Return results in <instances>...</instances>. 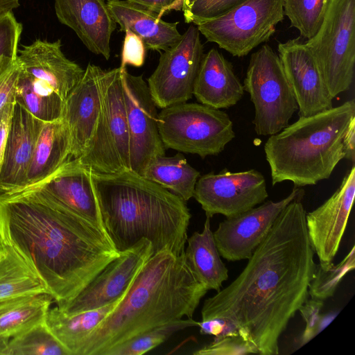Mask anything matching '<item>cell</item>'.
Masks as SVG:
<instances>
[{"mask_svg": "<svg viewBox=\"0 0 355 355\" xmlns=\"http://www.w3.org/2000/svg\"><path fill=\"white\" fill-rule=\"evenodd\" d=\"M302 199L286 206L239 275L201 310L202 320L233 323L258 354H279L281 334L308 299L316 263Z\"/></svg>", "mask_w": 355, "mask_h": 355, "instance_id": "1", "label": "cell"}, {"mask_svg": "<svg viewBox=\"0 0 355 355\" xmlns=\"http://www.w3.org/2000/svg\"><path fill=\"white\" fill-rule=\"evenodd\" d=\"M0 239L36 271L57 306L74 298L120 254L96 225L27 191L0 193Z\"/></svg>", "mask_w": 355, "mask_h": 355, "instance_id": "2", "label": "cell"}, {"mask_svg": "<svg viewBox=\"0 0 355 355\" xmlns=\"http://www.w3.org/2000/svg\"><path fill=\"white\" fill-rule=\"evenodd\" d=\"M184 254L168 250L153 254L123 300L91 333L81 355H109L155 327L184 316L193 318L207 290L191 271Z\"/></svg>", "mask_w": 355, "mask_h": 355, "instance_id": "3", "label": "cell"}, {"mask_svg": "<svg viewBox=\"0 0 355 355\" xmlns=\"http://www.w3.org/2000/svg\"><path fill=\"white\" fill-rule=\"evenodd\" d=\"M92 179L104 230L118 252L146 239L153 254L184 253L191 217L186 201L130 169L92 171Z\"/></svg>", "mask_w": 355, "mask_h": 355, "instance_id": "4", "label": "cell"}, {"mask_svg": "<svg viewBox=\"0 0 355 355\" xmlns=\"http://www.w3.org/2000/svg\"><path fill=\"white\" fill-rule=\"evenodd\" d=\"M355 119L354 99L308 116H300L264 145L272 185L284 181L295 187L328 179L345 159L343 138Z\"/></svg>", "mask_w": 355, "mask_h": 355, "instance_id": "5", "label": "cell"}, {"mask_svg": "<svg viewBox=\"0 0 355 355\" xmlns=\"http://www.w3.org/2000/svg\"><path fill=\"white\" fill-rule=\"evenodd\" d=\"M157 119L165 148L202 158L220 154L235 137L229 115L201 103L185 102L162 108Z\"/></svg>", "mask_w": 355, "mask_h": 355, "instance_id": "6", "label": "cell"}, {"mask_svg": "<svg viewBox=\"0 0 355 355\" xmlns=\"http://www.w3.org/2000/svg\"><path fill=\"white\" fill-rule=\"evenodd\" d=\"M334 98L347 91L355 69V0H331L323 21L305 41Z\"/></svg>", "mask_w": 355, "mask_h": 355, "instance_id": "7", "label": "cell"}, {"mask_svg": "<svg viewBox=\"0 0 355 355\" xmlns=\"http://www.w3.org/2000/svg\"><path fill=\"white\" fill-rule=\"evenodd\" d=\"M243 87L254 107L252 123L258 135L280 132L298 110L280 59L268 44L251 55Z\"/></svg>", "mask_w": 355, "mask_h": 355, "instance_id": "8", "label": "cell"}, {"mask_svg": "<svg viewBox=\"0 0 355 355\" xmlns=\"http://www.w3.org/2000/svg\"><path fill=\"white\" fill-rule=\"evenodd\" d=\"M75 159L97 173L130 169V135L120 67L106 71L100 118L88 145Z\"/></svg>", "mask_w": 355, "mask_h": 355, "instance_id": "9", "label": "cell"}, {"mask_svg": "<svg viewBox=\"0 0 355 355\" xmlns=\"http://www.w3.org/2000/svg\"><path fill=\"white\" fill-rule=\"evenodd\" d=\"M283 3L284 0H246L196 25L208 42L241 58L269 40L284 19Z\"/></svg>", "mask_w": 355, "mask_h": 355, "instance_id": "10", "label": "cell"}, {"mask_svg": "<svg viewBox=\"0 0 355 355\" xmlns=\"http://www.w3.org/2000/svg\"><path fill=\"white\" fill-rule=\"evenodd\" d=\"M200 32L191 23L180 41L160 55L155 71L147 80L155 105L164 108L187 102L204 53Z\"/></svg>", "mask_w": 355, "mask_h": 355, "instance_id": "11", "label": "cell"}, {"mask_svg": "<svg viewBox=\"0 0 355 355\" xmlns=\"http://www.w3.org/2000/svg\"><path fill=\"white\" fill-rule=\"evenodd\" d=\"M120 69L130 135V168L142 175L154 159L165 155L157 107L143 76L132 75L126 67Z\"/></svg>", "mask_w": 355, "mask_h": 355, "instance_id": "12", "label": "cell"}, {"mask_svg": "<svg viewBox=\"0 0 355 355\" xmlns=\"http://www.w3.org/2000/svg\"><path fill=\"white\" fill-rule=\"evenodd\" d=\"M268 196L265 178L255 169L205 174L198 179L193 193L210 218L218 214L226 218L236 216L263 202Z\"/></svg>", "mask_w": 355, "mask_h": 355, "instance_id": "13", "label": "cell"}, {"mask_svg": "<svg viewBox=\"0 0 355 355\" xmlns=\"http://www.w3.org/2000/svg\"><path fill=\"white\" fill-rule=\"evenodd\" d=\"M153 254L151 242L140 240L121 252L74 298L57 306L67 314H76L121 300Z\"/></svg>", "mask_w": 355, "mask_h": 355, "instance_id": "14", "label": "cell"}, {"mask_svg": "<svg viewBox=\"0 0 355 355\" xmlns=\"http://www.w3.org/2000/svg\"><path fill=\"white\" fill-rule=\"evenodd\" d=\"M295 187L279 201L268 200L236 216L226 218L213 232L220 255L230 261L248 259L266 236L281 211L293 200L303 198Z\"/></svg>", "mask_w": 355, "mask_h": 355, "instance_id": "15", "label": "cell"}, {"mask_svg": "<svg viewBox=\"0 0 355 355\" xmlns=\"http://www.w3.org/2000/svg\"><path fill=\"white\" fill-rule=\"evenodd\" d=\"M355 194L353 164L334 194L320 207L306 213L308 236L322 268L331 266L345 233Z\"/></svg>", "mask_w": 355, "mask_h": 355, "instance_id": "16", "label": "cell"}, {"mask_svg": "<svg viewBox=\"0 0 355 355\" xmlns=\"http://www.w3.org/2000/svg\"><path fill=\"white\" fill-rule=\"evenodd\" d=\"M21 191L62 205L105 231L92 169L77 159H69L48 178Z\"/></svg>", "mask_w": 355, "mask_h": 355, "instance_id": "17", "label": "cell"}, {"mask_svg": "<svg viewBox=\"0 0 355 355\" xmlns=\"http://www.w3.org/2000/svg\"><path fill=\"white\" fill-rule=\"evenodd\" d=\"M278 56L293 89L300 116H308L333 107L318 66L300 37L278 45Z\"/></svg>", "mask_w": 355, "mask_h": 355, "instance_id": "18", "label": "cell"}, {"mask_svg": "<svg viewBox=\"0 0 355 355\" xmlns=\"http://www.w3.org/2000/svg\"><path fill=\"white\" fill-rule=\"evenodd\" d=\"M106 71L88 64L64 102L62 118L71 138V158L79 157L88 145L100 118Z\"/></svg>", "mask_w": 355, "mask_h": 355, "instance_id": "19", "label": "cell"}, {"mask_svg": "<svg viewBox=\"0 0 355 355\" xmlns=\"http://www.w3.org/2000/svg\"><path fill=\"white\" fill-rule=\"evenodd\" d=\"M17 59L21 69L50 87L64 101L85 71L66 57L60 39L54 42L37 39L22 45Z\"/></svg>", "mask_w": 355, "mask_h": 355, "instance_id": "20", "label": "cell"}, {"mask_svg": "<svg viewBox=\"0 0 355 355\" xmlns=\"http://www.w3.org/2000/svg\"><path fill=\"white\" fill-rule=\"evenodd\" d=\"M44 123L15 103L0 171V193H14L26 187L28 167Z\"/></svg>", "mask_w": 355, "mask_h": 355, "instance_id": "21", "label": "cell"}, {"mask_svg": "<svg viewBox=\"0 0 355 355\" xmlns=\"http://www.w3.org/2000/svg\"><path fill=\"white\" fill-rule=\"evenodd\" d=\"M58 21L72 29L87 49L107 60L116 28L105 0H54Z\"/></svg>", "mask_w": 355, "mask_h": 355, "instance_id": "22", "label": "cell"}, {"mask_svg": "<svg viewBox=\"0 0 355 355\" xmlns=\"http://www.w3.org/2000/svg\"><path fill=\"white\" fill-rule=\"evenodd\" d=\"M244 91L232 64L217 49L203 55L193 87L198 102L216 109L229 108L242 98Z\"/></svg>", "mask_w": 355, "mask_h": 355, "instance_id": "23", "label": "cell"}, {"mask_svg": "<svg viewBox=\"0 0 355 355\" xmlns=\"http://www.w3.org/2000/svg\"><path fill=\"white\" fill-rule=\"evenodd\" d=\"M107 4L121 31H131L140 37L146 49L164 51L182 37L178 30V21L166 22L159 15L127 0H108Z\"/></svg>", "mask_w": 355, "mask_h": 355, "instance_id": "24", "label": "cell"}, {"mask_svg": "<svg viewBox=\"0 0 355 355\" xmlns=\"http://www.w3.org/2000/svg\"><path fill=\"white\" fill-rule=\"evenodd\" d=\"M70 151V132L64 119L62 117L44 122L35 144L24 189L41 182L53 173L71 159Z\"/></svg>", "mask_w": 355, "mask_h": 355, "instance_id": "25", "label": "cell"}, {"mask_svg": "<svg viewBox=\"0 0 355 355\" xmlns=\"http://www.w3.org/2000/svg\"><path fill=\"white\" fill-rule=\"evenodd\" d=\"M210 217L206 216L203 230L195 232L187 238L184 250L185 261L196 279L205 288L220 290L223 282L228 279V270L220 259L211 230Z\"/></svg>", "mask_w": 355, "mask_h": 355, "instance_id": "26", "label": "cell"}, {"mask_svg": "<svg viewBox=\"0 0 355 355\" xmlns=\"http://www.w3.org/2000/svg\"><path fill=\"white\" fill-rule=\"evenodd\" d=\"M53 300L42 293L0 301V355L11 338L45 320Z\"/></svg>", "mask_w": 355, "mask_h": 355, "instance_id": "27", "label": "cell"}, {"mask_svg": "<svg viewBox=\"0 0 355 355\" xmlns=\"http://www.w3.org/2000/svg\"><path fill=\"white\" fill-rule=\"evenodd\" d=\"M120 301L76 314H67L55 306L49 309L45 322L53 335L71 355H81L85 343L91 333Z\"/></svg>", "mask_w": 355, "mask_h": 355, "instance_id": "28", "label": "cell"}, {"mask_svg": "<svg viewBox=\"0 0 355 355\" xmlns=\"http://www.w3.org/2000/svg\"><path fill=\"white\" fill-rule=\"evenodd\" d=\"M49 293L46 284L26 259L0 239V301Z\"/></svg>", "mask_w": 355, "mask_h": 355, "instance_id": "29", "label": "cell"}, {"mask_svg": "<svg viewBox=\"0 0 355 355\" xmlns=\"http://www.w3.org/2000/svg\"><path fill=\"white\" fill-rule=\"evenodd\" d=\"M142 176L187 202L193 197L200 172L179 153L172 157L164 155L156 157L148 165Z\"/></svg>", "mask_w": 355, "mask_h": 355, "instance_id": "30", "label": "cell"}, {"mask_svg": "<svg viewBox=\"0 0 355 355\" xmlns=\"http://www.w3.org/2000/svg\"><path fill=\"white\" fill-rule=\"evenodd\" d=\"M65 101L53 89L20 68L15 91V103L44 122L62 117Z\"/></svg>", "mask_w": 355, "mask_h": 355, "instance_id": "31", "label": "cell"}, {"mask_svg": "<svg viewBox=\"0 0 355 355\" xmlns=\"http://www.w3.org/2000/svg\"><path fill=\"white\" fill-rule=\"evenodd\" d=\"M71 355L45 320L11 338L4 355Z\"/></svg>", "mask_w": 355, "mask_h": 355, "instance_id": "32", "label": "cell"}, {"mask_svg": "<svg viewBox=\"0 0 355 355\" xmlns=\"http://www.w3.org/2000/svg\"><path fill=\"white\" fill-rule=\"evenodd\" d=\"M331 0H284V13L306 40L319 30Z\"/></svg>", "mask_w": 355, "mask_h": 355, "instance_id": "33", "label": "cell"}, {"mask_svg": "<svg viewBox=\"0 0 355 355\" xmlns=\"http://www.w3.org/2000/svg\"><path fill=\"white\" fill-rule=\"evenodd\" d=\"M198 326L193 318L180 319L148 330L113 349L109 355H141L157 347L176 332Z\"/></svg>", "mask_w": 355, "mask_h": 355, "instance_id": "34", "label": "cell"}, {"mask_svg": "<svg viewBox=\"0 0 355 355\" xmlns=\"http://www.w3.org/2000/svg\"><path fill=\"white\" fill-rule=\"evenodd\" d=\"M355 268V246L338 264L333 263L327 268L316 264L309 286V295L313 299L325 300L332 297L338 285L347 273Z\"/></svg>", "mask_w": 355, "mask_h": 355, "instance_id": "35", "label": "cell"}, {"mask_svg": "<svg viewBox=\"0 0 355 355\" xmlns=\"http://www.w3.org/2000/svg\"><path fill=\"white\" fill-rule=\"evenodd\" d=\"M246 0H196L183 12L186 23L197 24L220 16Z\"/></svg>", "mask_w": 355, "mask_h": 355, "instance_id": "36", "label": "cell"}, {"mask_svg": "<svg viewBox=\"0 0 355 355\" xmlns=\"http://www.w3.org/2000/svg\"><path fill=\"white\" fill-rule=\"evenodd\" d=\"M258 354L251 343L240 335L214 337L213 341L193 352L196 355H244Z\"/></svg>", "mask_w": 355, "mask_h": 355, "instance_id": "37", "label": "cell"}, {"mask_svg": "<svg viewBox=\"0 0 355 355\" xmlns=\"http://www.w3.org/2000/svg\"><path fill=\"white\" fill-rule=\"evenodd\" d=\"M23 31V25L13 12L0 17V58L3 55L16 58Z\"/></svg>", "mask_w": 355, "mask_h": 355, "instance_id": "38", "label": "cell"}, {"mask_svg": "<svg viewBox=\"0 0 355 355\" xmlns=\"http://www.w3.org/2000/svg\"><path fill=\"white\" fill-rule=\"evenodd\" d=\"M20 72L17 58H0V112L9 103H15V91Z\"/></svg>", "mask_w": 355, "mask_h": 355, "instance_id": "39", "label": "cell"}, {"mask_svg": "<svg viewBox=\"0 0 355 355\" xmlns=\"http://www.w3.org/2000/svg\"><path fill=\"white\" fill-rule=\"evenodd\" d=\"M124 32L120 67H126L128 64L141 67L145 60L146 46L140 37L129 29H125Z\"/></svg>", "mask_w": 355, "mask_h": 355, "instance_id": "40", "label": "cell"}, {"mask_svg": "<svg viewBox=\"0 0 355 355\" xmlns=\"http://www.w3.org/2000/svg\"><path fill=\"white\" fill-rule=\"evenodd\" d=\"M323 301L317 299L306 300L300 307L299 311L303 318L306 327L300 336L299 347H301L315 336V329L320 318Z\"/></svg>", "mask_w": 355, "mask_h": 355, "instance_id": "41", "label": "cell"}, {"mask_svg": "<svg viewBox=\"0 0 355 355\" xmlns=\"http://www.w3.org/2000/svg\"><path fill=\"white\" fill-rule=\"evenodd\" d=\"M200 333L202 335H213L219 337L225 335H239L236 326L223 318H213L198 322Z\"/></svg>", "mask_w": 355, "mask_h": 355, "instance_id": "42", "label": "cell"}, {"mask_svg": "<svg viewBox=\"0 0 355 355\" xmlns=\"http://www.w3.org/2000/svg\"><path fill=\"white\" fill-rule=\"evenodd\" d=\"M144 9L153 12L161 17L168 12L182 9L183 0H127Z\"/></svg>", "mask_w": 355, "mask_h": 355, "instance_id": "43", "label": "cell"}, {"mask_svg": "<svg viewBox=\"0 0 355 355\" xmlns=\"http://www.w3.org/2000/svg\"><path fill=\"white\" fill-rule=\"evenodd\" d=\"M15 103H8L0 112V171Z\"/></svg>", "mask_w": 355, "mask_h": 355, "instance_id": "44", "label": "cell"}, {"mask_svg": "<svg viewBox=\"0 0 355 355\" xmlns=\"http://www.w3.org/2000/svg\"><path fill=\"white\" fill-rule=\"evenodd\" d=\"M345 159L354 164L355 160V119L352 120L343 138Z\"/></svg>", "mask_w": 355, "mask_h": 355, "instance_id": "45", "label": "cell"}, {"mask_svg": "<svg viewBox=\"0 0 355 355\" xmlns=\"http://www.w3.org/2000/svg\"><path fill=\"white\" fill-rule=\"evenodd\" d=\"M338 313V311H331L320 315V318L315 331V336L333 321Z\"/></svg>", "mask_w": 355, "mask_h": 355, "instance_id": "46", "label": "cell"}, {"mask_svg": "<svg viewBox=\"0 0 355 355\" xmlns=\"http://www.w3.org/2000/svg\"><path fill=\"white\" fill-rule=\"evenodd\" d=\"M20 6V0H0V17L13 12Z\"/></svg>", "mask_w": 355, "mask_h": 355, "instance_id": "47", "label": "cell"}, {"mask_svg": "<svg viewBox=\"0 0 355 355\" xmlns=\"http://www.w3.org/2000/svg\"><path fill=\"white\" fill-rule=\"evenodd\" d=\"M196 0H183L182 10L185 11Z\"/></svg>", "mask_w": 355, "mask_h": 355, "instance_id": "48", "label": "cell"}]
</instances>
